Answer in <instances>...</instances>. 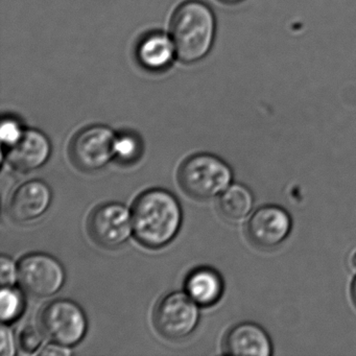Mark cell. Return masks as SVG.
<instances>
[{"mask_svg":"<svg viewBox=\"0 0 356 356\" xmlns=\"http://www.w3.org/2000/svg\"><path fill=\"white\" fill-rule=\"evenodd\" d=\"M132 222L137 241L149 249H159L178 234L182 209L178 199L170 191L149 189L133 204Z\"/></svg>","mask_w":356,"mask_h":356,"instance_id":"cell-1","label":"cell"},{"mask_svg":"<svg viewBox=\"0 0 356 356\" xmlns=\"http://www.w3.org/2000/svg\"><path fill=\"white\" fill-rule=\"evenodd\" d=\"M216 31V17L206 3L189 0L179 6L170 20L177 58L188 64L205 58L211 51Z\"/></svg>","mask_w":356,"mask_h":356,"instance_id":"cell-2","label":"cell"},{"mask_svg":"<svg viewBox=\"0 0 356 356\" xmlns=\"http://www.w3.org/2000/svg\"><path fill=\"white\" fill-rule=\"evenodd\" d=\"M232 179L230 166L211 154L189 156L178 170V182L182 191L200 201L220 195L230 186Z\"/></svg>","mask_w":356,"mask_h":356,"instance_id":"cell-3","label":"cell"},{"mask_svg":"<svg viewBox=\"0 0 356 356\" xmlns=\"http://www.w3.org/2000/svg\"><path fill=\"white\" fill-rule=\"evenodd\" d=\"M41 330L47 339L60 345H76L86 334L87 318L84 310L72 300H54L39 316Z\"/></svg>","mask_w":356,"mask_h":356,"instance_id":"cell-4","label":"cell"},{"mask_svg":"<svg viewBox=\"0 0 356 356\" xmlns=\"http://www.w3.org/2000/svg\"><path fill=\"white\" fill-rule=\"evenodd\" d=\"M200 320L199 304L186 291H174L160 300L154 310V326L168 339L179 341L191 335Z\"/></svg>","mask_w":356,"mask_h":356,"instance_id":"cell-5","label":"cell"},{"mask_svg":"<svg viewBox=\"0 0 356 356\" xmlns=\"http://www.w3.org/2000/svg\"><path fill=\"white\" fill-rule=\"evenodd\" d=\"M116 135L106 126H91L76 133L70 145L72 163L82 172L105 168L114 157Z\"/></svg>","mask_w":356,"mask_h":356,"instance_id":"cell-6","label":"cell"},{"mask_svg":"<svg viewBox=\"0 0 356 356\" xmlns=\"http://www.w3.org/2000/svg\"><path fill=\"white\" fill-rule=\"evenodd\" d=\"M65 278L61 262L49 254H29L18 264V282L24 291L34 297L56 295L63 286Z\"/></svg>","mask_w":356,"mask_h":356,"instance_id":"cell-7","label":"cell"},{"mask_svg":"<svg viewBox=\"0 0 356 356\" xmlns=\"http://www.w3.org/2000/svg\"><path fill=\"white\" fill-rule=\"evenodd\" d=\"M87 231L99 247L116 249L132 235V213L120 203L97 206L87 220Z\"/></svg>","mask_w":356,"mask_h":356,"instance_id":"cell-8","label":"cell"},{"mask_svg":"<svg viewBox=\"0 0 356 356\" xmlns=\"http://www.w3.org/2000/svg\"><path fill=\"white\" fill-rule=\"evenodd\" d=\"M293 227L291 216L280 206L258 208L248 222L245 233L250 243L260 250H273L289 237Z\"/></svg>","mask_w":356,"mask_h":356,"instance_id":"cell-9","label":"cell"},{"mask_svg":"<svg viewBox=\"0 0 356 356\" xmlns=\"http://www.w3.org/2000/svg\"><path fill=\"white\" fill-rule=\"evenodd\" d=\"M53 200L51 187L41 180H31L16 189L9 202V214L19 224L34 222L49 209Z\"/></svg>","mask_w":356,"mask_h":356,"instance_id":"cell-10","label":"cell"},{"mask_svg":"<svg viewBox=\"0 0 356 356\" xmlns=\"http://www.w3.org/2000/svg\"><path fill=\"white\" fill-rule=\"evenodd\" d=\"M51 145L44 133L38 130H26L22 138L8 147L7 160L10 165L19 172L38 170L51 157Z\"/></svg>","mask_w":356,"mask_h":356,"instance_id":"cell-11","label":"cell"},{"mask_svg":"<svg viewBox=\"0 0 356 356\" xmlns=\"http://www.w3.org/2000/svg\"><path fill=\"white\" fill-rule=\"evenodd\" d=\"M222 350L228 355L270 356L273 354V345L261 326L243 322L229 329L225 335Z\"/></svg>","mask_w":356,"mask_h":356,"instance_id":"cell-12","label":"cell"},{"mask_svg":"<svg viewBox=\"0 0 356 356\" xmlns=\"http://www.w3.org/2000/svg\"><path fill=\"white\" fill-rule=\"evenodd\" d=\"M136 55L140 65L154 72L165 70L177 57L172 37L160 32L143 37L137 45Z\"/></svg>","mask_w":356,"mask_h":356,"instance_id":"cell-13","label":"cell"},{"mask_svg":"<svg viewBox=\"0 0 356 356\" xmlns=\"http://www.w3.org/2000/svg\"><path fill=\"white\" fill-rule=\"evenodd\" d=\"M185 291L200 306H211L222 297L224 281L213 268L202 266L187 276Z\"/></svg>","mask_w":356,"mask_h":356,"instance_id":"cell-14","label":"cell"},{"mask_svg":"<svg viewBox=\"0 0 356 356\" xmlns=\"http://www.w3.org/2000/svg\"><path fill=\"white\" fill-rule=\"evenodd\" d=\"M254 197L245 185L233 184L225 189L218 197L220 214L231 222L243 220L253 209Z\"/></svg>","mask_w":356,"mask_h":356,"instance_id":"cell-15","label":"cell"},{"mask_svg":"<svg viewBox=\"0 0 356 356\" xmlns=\"http://www.w3.org/2000/svg\"><path fill=\"white\" fill-rule=\"evenodd\" d=\"M24 310L22 293L13 286H3L0 293V316L3 324L17 320Z\"/></svg>","mask_w":356,"mask_h":356,"instance_id":"cell-16","label":"cell"},{"mask_svg":"<svg viewBox=\"0 0 356 356\" xmlns=\"http://www.w3.org/2000/svg\"><path fill=\"white\" fill-rule=\"evenodd\" d=\"M143 152L140 139L130 133L118 135L114 143V157L122 163H133L139 159Z\"/></svg>","mask_w":356,"mask_h":356,"instance_id":"cell-17","label":"cell"},{"mask_svg":"<svg viewBox=\"0 0 356 356\" xmlns=\"http://www.w3.org/2000/svg\"><path fill=\"white\" fill-rule=\"evenodd\" d=\"M44 333L40 329L34 326H28L22 329L18 337L17 343L24 353H35L37 350L40 349L43 343Z\"/></svg>","mask_w":356,"mask_h":356,"instance_id":"cell-18","label":"cell"},{"mask_svg":"<svg viewBox=\"0 0 356 356\" xmlns=\"http://www.w3.org/2000/svg\"><path fill=\"white\" fill-rule=\"evenodd\" d=\"M24 131L26 130L22 129V124L17 120L11 118H3L0 128L1 141L6 147H12L22 138Z\"/></svg>","mask_w":356,"mask_h":356,"instance_id":"cell-19","label":"cell"},{"mask_svg":"<svg viewBox=\"0 0 356 356\" xmlns=\"http://www.w3.org/2000/svg\"><path fill=\"white\" fill-rule=\"evenodd\" d=\"M0 281L3 286H13L16 281H18V266L10 257L6 255L1 256L0 259Z\"/></svg>","mask_w":356,"mask_h":356,"instance_id":"cell-20","label":"cell"},{"mask_svg":"<svg viewBox=\"0 0 356 356\" xmlns=\"http://www.w3.org/2000/svg\"><path fill=\"white\" fill-rule=\"evenodd\" d=\"M1 356H14L16 354V341L13 332L9 326L3 324L1 326Z\"/></svg>","mask_w":356,"mask_h":356,"instance_id":"cell-21","label":"cell"},{"mask_svg":"<svg viewBox=\"0 0 356 356\" xmlns=\"http://www.w3.org/2000/svg\"><path fill=\"white\" fill-rule=\"evenodd\" d=\"M40 354L43 356H67L72 354V351L67 346L53 343H51V345H47V347L41 351Z\"/></svg>","mask_w":356,"mask_h":356,"instance_id":"cell-22","label":"cell"},{"mask_svg":"<svg viewBox=\"0 0 356 356\" xmlns=\"http://www.w3.org/2000/svg\"><path fill=\"white\" fill-rule=\"evenodd\" d=\"M351 298L352 302L356 307V278L354 279L353 282L351 284Z\"/></svg>","mask_w":356,"mask_h":356,"instance_id":"cell-23","label":"cell"},{"mask_svg":"<svg viewBox=\"0 0 356 356\" xmlns=\"http://www.w3.org/2000/svg\"><path fill=\"white\" fill-rule=\"evenodd\" d=\"M224 5H237V3H243V0H218Z\"/></svg>","mask_w":356,"mask_h":356,"instance_id":"cell-24","label":"cell"},{"mask_svg":"<svg viewBox=\"0 0 356 356\" xmlns=\"http://www.w3.org/2000/svg\"><path fill=\"white\" fill-rule=\"evenodd\" d=\"M350 264H351L352 270L356 272V251L352 254L351 259H350Z\"/></svg>","mask_w":356,"mask_h":356,"instance_id":"cell-25","label":"cell"}]
</instances>
